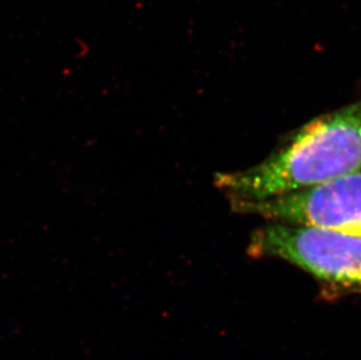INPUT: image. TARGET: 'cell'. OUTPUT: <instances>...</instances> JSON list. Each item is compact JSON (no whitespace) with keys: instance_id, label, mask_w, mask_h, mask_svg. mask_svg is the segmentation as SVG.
Masks as SVG:
<instances>
[{"instance_id":"obj_1","label":"cell","mask_w":361,"mask_h":360,"mask_svg":"<svg viewBox=\"0 0 361 360\" xmlns=\"http://www.w3.org/2000/svg\"><path fill=\"white\" fill-rule=\"evenodd\" d=\"M361 171V100L314 119L245 170L216 174L231 201H259Z\"/></svg>"},{"instance_id":"obj_2","label":"cell","mask_w":361,"mask_h":360,"mask_svg":"<svg viewBox=\"0 0 361 360\" xmlns=\"http://www.w3.org/2000/svg\"><path fill=\"white\" fill-rule=\"evenodd\" d=\"M252 256L289 262L337 292L361 294V236L268 222L252 233Z\"/></svg>"},{"instance_id":"obj_3","label":"cell","mask_w":361,"mask_h":360,"mask_svg":"<svg viewBox=\"0 0 361 360\" xmlns=\"http://www.w3.org/2000/svg\"><path fill=\"white\" fill-rule=\"evenodd\" d=\"M239 213L268 222L307 226L361 236V171L259 201H231Z\"/></svg>"}]
</instances>
